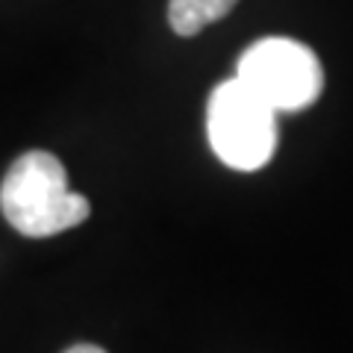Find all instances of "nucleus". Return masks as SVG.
Wrapping results in <instances>:
<instances>
[{
  "label": "nucleus",
  "mask_w": 353,
  "mask_h": 353,
  "mask_svg": "<svg viewBox=\"0 0 353 353\" xmlns=\"http://www.w3.org/2000/svg\"><path fill=\"white\" fill-rule=\"evenodd\" d=\"M0 212L21 236L50 239L80 227L92 215V203L68 189V174L59 157L27 150L9 165L0 183Z\"/></svg>",
  "instance_id": "f257e3e1"
},
{
  "label": "nucleus",
  "mask_w": 353,
  "mask_h": 353,
  "mask_svg": "<svg viewBox=\"0 0 353 353\" xmlns=\"http://www.w3.org/2000/svg\"><path fill=\"white\" fill-rule=\"evenodd\" d=\"M206 136L227 168L259 171L277 150V109L239 77H230L206 101Z\"/></svg>",
  "instance_id": "f03ea898"
},
{
  "label": "nucleus",
  "mask_w": 353,
  "mask_h": 353,
  "mask_svg": "<svg viewBox=\"0 0 353 353\" xmlns=\"http://www.w3.org/2000/svg\"><path fill=\"white\" fill-rule=\"evenodd\" d=\"M236 77L250 85L277 112L309 109L324 92V68L303 41L268 36L253 41L239 57Z\"/></svg>",
  "instance_id": "7ed1b4c3"
},
{
  "label": "nucleus",
  "mask_w": 353,
  "mask_h": 353,
  "mask_svg": "<svg viewBox=\"0 0 353 353\" xmlns=\"http://www.w3.org/2000/svg\"><path fill=\"white\" fill-rule=\"evenodd\" d=\"M239 0H171L168 3V24L176 36L192 39L209 24L227 18Z\"/></svg>",
  "instance_id": "20e7f679"
},
{
  "label": "nucleus",
  "mask_w": 353,
  "mask_h": 353,
  "mask_svg": "<svg viewBox=\"0 0 353 353\" xmlns=\"http://www.w3.org/2000/svg\"><path fill=\"white\" fill-rule=\"evenodd\" d=\"M65 353H106V350L97 347V345H88V341H83V345H74V347H68Z\"/></svg>",
  "instance_id": "39448f33"
}]
</instances>
